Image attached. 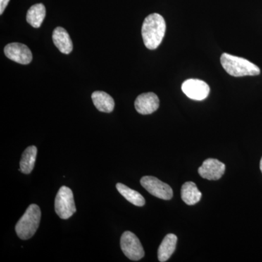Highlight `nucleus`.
Returning <instances> with one entry per match:
<instances>
[{"label": "nucleus", "mask_w": 262, "mask_h": 262, "mask_svg": "<svg viewBox=\"0 0 262 262\" xmlns=\"http://www.w3.org/2000/svg\"><path fill=\"white\" fill-rule=\"evenodd\" d=\"M120 246L124 254L132 261H139L144 256V248L137 236L130 231L122 234Z\"/></svg>", "instance_id": "5"}, {"label": "nucleus", "mask_w": 262, "mask_h": 262, "mask_svg": "<svg viewBox=\"0 0 262 262\" xmlns=\"http://www.w3.org/2000/svg\"><path fill=\"white\" fill-rule=\"evenodd\" d=\"M55 211L62 220H68L76 212L73 192L70 188H60L55 199Z\"/></svg>", "instance_id": "4"}, {"label": "nucleus", "mask_w": 262, "mask_h": 262, "mask_svg": "<svg viewBox=\"0 0 262 262\" xmlns=\"http://www.w3.org/2000/svg\"><path fill=\"white\" fill-rule=\"evenodd\" d=\"M46 10L44 5L39 3L32 5L27 14V20L34 28H39L46 18Z\"/></svg>", "instance_id": "16"}, {"label": "nucleus", "mask_w": 262, "mask_h": 262, "mask_svg": "<svg viewBox=\"0 0 262 262\" xmlns=\"http://www.w3.org/2000/svg\"><path fill=\"white\" fill-rule=\"evenodd\" d=\"M177 237L173 234H168L164 237L163 242L158 248V260L160 262L168 261L175 251L177 247Z\"/></svg>", "instance_id": "13"}, {"label": "nucleus", "mask_w": 262, "mask_h": 262, "mask_svg": "<svg viewBox=\"0 0 262 262\" xmlns=\"http://www.w3.org/2000/svg\"><path fill=\"white\" fill-rule=\"evenodd\" d=\"M225 164L216 159H207L198 168V173L202 178L208 180H218L222 178L225 172Z\"/></svg>", "instance_id": "9"}, {"label": "nucleus", "mask_w": 262, "mask_h": 262, "mask_svg": "<svg viewBox=\"0 0 262 262\" xmlns=\"http://www.w3.org/2000/svg\"><path fill=\"white\" fill-rule=\"evenodd\" d=\"M53 41L55 46L63 54H70L73 50V43L66 29L57 27L53 33Z\"/></svg>", "instance_id": "11"}, {"label": "nucleus", "mask_w": 262, "mask_h": 262, "mask_svg": "<svg viewBox=\"0 0 262 262\" xmlns=\"http://www.w3.org/2000/svg\"><path fill=\"white\" fill-rule=\"evenodd\" d=\"M183 201L189 206H193L201 201L202 193L196 187L194 182L184 183L181 191Z\"/></svg>", "instance_id": "15"}, {"label": "nucleus", "mask_w": 262, "mask_h": 262, "mask_svg": "<svg viewBox=\"0 0 262 262\" xmlns=\"http://www.w3.org/2000/svg\"><path fill=\"white\" fill-rule=\"evenodd\" d=\"M160 100L154 93H146L139 95L135 101L136 111L141 115H150L158 110Z\"/></svg>", "instance_id": "10"}, {"label": "nucleus", "mask_w": 262, "mask_h": 262, "mask_svg": "<svg viewBox=\"0 0 262 262\" xmlns=\"http://www.w3.org/2000/svg\"><path fill=\"white\" fill-rule=\"evenodd\" d=\"M117 191L122 194L127 201L134 204V206L141 207L145 205V199L137 191L134 190L125 184L117 183L116 184Z\"/></svg>", "instance_id": "17"}, {"label": "nucleus", "mask_w": 262, "mask_h": 262, "mask_svg": "<svg viewBox=\"0 0 262 262\" xmlns=\"http://www.w3.org/2000/svg\"><path fill=\"white\" fill-rule=\"evenodd\" d=\"M91 97L95 106L101 113H110L115 108L113 98L103 91H95Z\"/></svg>", "instance_id": "12"}, {"label": "nucleus", "mask_w": 262, "mask_h": 262, "mask_svg": "<svg viewBox=\"0 0 262 262\" xmlns=\"http://www.w3.org/2000/svg\"><path fill=\"white\" fill-rule=\"evenodd\" d=\"M260 170H261L262 173V158L261 159V161H260Z\"/></svg>", "instance_id": "19"}, {"label": "nucleus", "mask_w": 262, "mask_h": 262, "mask_svg": "<svg viewBox=\"0 0 262 262\" xmlns=\"http://www.w3.org/2000/svg\"><path fill=\"white\" fill-rule=\"evenodd\" d=\"M182 89L184 94L191 99L203 101L208 96L210 88L204 81L189 79L183 82Z\"/></svg>", "instance_id": "7"}, {"label": "nucleus", "mask_w": 262, "mask_h": 262, "mask_svg": "<svg viewBox=\"0 0 262 262\" xmlns=\"http://www.w3.org/2000/svg\"><path fill=\"white\" fill-rule=\"evenodd\" d=\"M37 149L35 146H30L24 150L20 161L19 171L29 174L32 171L37 158Z\"/></svg>", "instance_id": "14"}, {"label": "nucleus", "mask_w": 262, "mask_h": 262, "mask_svg": "<svg viewBox=\"0 0 262 262\" xmlns=\"http://www.w3.org/2000/svg\"><path fill=\"white\" fill-rule=\"evenodd\" d=\"M140 182L141 186L151 195L165 201H169L173 198L172 188L156 177L146 176L141 178Z\"/></svg>", "instance_id": "6"}, {"label": "nucleus", "mask_w": 262, "mask_h": 262, "mask_svg": "<svg viewBox=\"0 0 262 262\" xmlns=\"http://www.w3.org/2000/svg\"><path fill=\"white\" fill-rule=\"evenodd\" d=\"M5 56L12 61L27 65L32 61V53L30 49L21 43H10L5 46L4 49Z\"/></svg>", "instance_id": "8"}, {"label": "nucleus", "mask_w": 262, "mask_h": 262, "mask_svg": "<svg viewBox=\"0 0 262 262\" xmlns=\"http://www.w3.org/2000/svg\"><path fill=\"white\" fill-rule=\"evenodd\" d=\"M9 2L10 0H0V15H3Z\"/></svg>", "instance_id": "18"}, {"label": "nucleus", "mask_w": 262, "mask_h": 262, "mask_svg": "<svg viewBox=\"0 0 262 262\" xmlns=\"http://www.w3.org/2000/svg\"><path fill=\"white\" fill-rule=\"evenodd\" d=\"M40 220V208L37 205H30L15 226V232L19 238L28 239L32 237L37 232Z\"/></svg>", "instance_id": "3"}, {"label": "nucleus", "mask_w": 262, "mask_h": 262, "mask_svg": "<svg viewBox=\"0 0 262 262\" xmlns=\"http://www.w3.org/2000/svg\"><path fill=\"white\" fill-rule=\"evenodd\" d=\"M221 63L229 75L239 77L244 76L260 75L261 70L257 66L241 57L223 53L221 56Z\"/></svg>", "instance_id": "2"}, {"label": "nucleus", "mask_w": 262, "mask_h": 262, "mask_svg": "<svg viewBox=\"0 0 262 262\" xmlns=\"http://www.w3.org/2000/svg\"><path fill=\"white\" fill-rule=\"evenodd\" d=\"M166 24L165 19L158 13L148 15L143 23L141 34L144 45L148 49H157L165 36Z\"/></svg>", "instance_id": "1"}]
</instances>
